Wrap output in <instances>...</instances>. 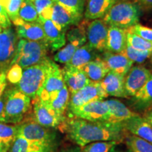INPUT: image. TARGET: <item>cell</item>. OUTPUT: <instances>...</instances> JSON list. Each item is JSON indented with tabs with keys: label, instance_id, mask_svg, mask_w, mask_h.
Here are the masks:
<instances>
[{
	"label": "cell",
	"instance_id": "obj_1",
	"mask_svg": "<svg viewBox=\"0 0 152 152\" xmlns=\"http://www.w3.org/2000/svg\"><path fill=\"white\" fill-rule=\"evenodd\" d=\"M58 129L80 147L94 142L115 141L122 143L127 133L123 124L92 122L77 118H66Z\"/></svg>",
	"mask_w": 152,
	"mask_h": 152
},
{
	"label": "cell",
	"instance_id": "obj_2",
	"mask_svg": "<svg viewBox=\"0 0 152 152\" xmlns=\"http://www.w3.org/2000/svg\"><path fill=\"white\" fill-rule=\"evenodd\" d=\"M4 106L0 122L17 125L24 121L32 109V100L15 86L6 88Z\"/></svg>",
	"mask_w": 152,
	"mask_h": 152
},
{
	"label": "cell",
	"instance_id": "obj_3",
	"mask_svg": "<svg viewBox=\"0 0 152 152\" xmlns=\"http://www.w3.org/2000/svg\"><path fill=\"white\" fill-rule=\"evenodd\" d=\"M142 11L134 0H117L102 19L109 26L128 29L139 23Z\"/></svg>",
	"mask_w": 152,
	"mask_h": 152
},
{
	"label": "cell",
	"instance_id": "obj_4",
	"mask_svg": "<svg viewBox=\"0 0 152 152\" xmlns=\"http://www.w3.org/2000/svg\"><path fill=\"white\" fill-rule=\"evenodd\" d=\"M52 61L46 57L38 64L23 68L21 80L15 87L31 100L36 97L46 80Z\"/></svg>",
	"mask_w": 152,
	"mask_h": 152
},
{
	"label": "cell",
	"instance_id": "obj_5",
	"mask_svg": "<svg viewBox=\"0 0 152 152\" xmlns=\"http://www.w3.org/2000/svg\"><path fill=\"white\" fill-rule=\"evenodd\" d=\"M49 49L46 42L19 39L16 56L13 64H17L23 69L35 65L47 57Z\"/></svg>",
	"mask_w": 152,
	"mask_h": 152
},
{
	"label": "cell",
	"instance_id": "obj_6",
	"mask_svg": "<svg viewBox=\"0 0 152 152\" xmlns=\"http://www.w3.org/2000/svg\"><path fill=\"white\" fill-rule=\"evenodd\" d=\"M17 126V135L32 142L56 146L57 134L52 128L44 127L33 119H25Z\"/></svg>",
	"mask_w": 152,
	"mask_h": 152
},
{
	"label": "cell",
	"instance_id": "obj_7",
	"mask_svg": "<svg viewBox=\"0 0 152 152\" xmlns=\"http://www.w3.org/2000/svg\"><path fill=\"white\" fill-rule=\"evenodd\" d=\"M19 38L11 26L0 32V73H6L16 56Z\"/></svg>",
	"mask_w": 152,
	"mask_h": 152
},
{
	"label": "cell",
	"instance_id": "obj_8",
	"mask_svg": "<svg viewBox=\"0 0 152 152\" xmlns=\"http://www.w3.org/2000/svg\"><path fill=\"white\" fill-rule=\"evenodd\" d=\"M32 119L46 128H58L66 119L61 117L53 109L49 102H44L37 97L32 99Z\"/></svg>",
	"mask_w": 152,
	"mask_h": 152
},
{
	"label": "cell",
	"instance_id": "obj_9",
	"mask_svg": "<svg viewBox=\"0 0 152 152\" xmlns=\"http://www.w3.org/2000/svg\"><path fill=\"white\" fill-rule=\"evenodd\" d=\"M68 118H77L92 122L106 123L109 109L105 101H95L66 112Z\"/></svg>",
	"mask_w": 152,
	"mask_h": 152
},
{
	"label": "cell",
	"instance_id": "obj_10",
	"mask_svg": "<svg viewBox=\"0 0 152 152\" xmlns=\"http://www.w3.org/2000/svg\"><path fill=\"white\" fill-rule=\"evenodd\" d=\"M108 96V94L101 86L100 82L90 80L86 86L71 94L67 111L95 101L104 100Z\"/></svg>",
	"mask_w": 152,
	"mask_h": 152
},
{
	"label": "cell",
	"instance_id": "obj_11",
	"mask_svg": "<svg viewBox=\"0 0 152 152\" xmlns=\"http://www.w3.org/2000/svg\"><path fill=\"white\" fill-rule=\"evenodd\" d=\"M64 86L65 83L61 69L52 61L46 80L36 97L44 102H50Z\"/></svg>",
	"mask_w": 152,
	"mask_h": 152
},
{
	"label": "cell",
	"instance_id": "obj_12",
	"mask_svg": "<svg viewBox=\"0 0 152 152\" xmlns=\"http://www.w3.org/2000/svg\"><path fill=\"white\" fill-rule=\"evenodd\" d=\"M109 26L103 19H96L89 21L86 28L87 44L99 52L106 51V38Z\"/></svg>",
	"mask_w": 152,
	"mask_h": 152
},
{
	"label": "cell",
	"instance_id": "obj_13",
	"mask_svg": "<svg viewBox=\"0 0 152 152\" xmlns=\"http://www.w3.org/2000/svg\"><path fill=\"white\" fill-rule=\"evenodd\" d=\"M148 68L142 65L132 66L125 77V90L128 97H133L147 83L151 75Z\"/></svg>",
	"mask_w": 152,
	"mask_h": 152
},
{
	"label": "cell",
	"instance_id": "obj_14",
	"mask_svg": "<svg viewBox=\"0 0 152 152\" xmlns=\"http://www.w3.org/2000/svg\"><path fill=\"white\" fill-rule=\"evenodd\" d=\"M41 24L45 33L49 48L52 52H56L66 43V32L58 29L49 19L39 18L38 21Z\"/></svg>",
	"mask_w": 152,
	"mask_h": 152
},
{
	"label": "cell",
	"instance_id": "obj_15",
	"mask_svg": "<svg viewBox=\"0 0 152 152\" xmlns=\"http://www.w3.org/2000/svg\"><path fill=\"white\" fill-rule=\"evenodd\" d=\"M12 23L16 27L15 30L19 39L47 43L43 28L39 22L28 23L18 18Z\"/></svg>",
	"mask_w": 152,
	"mask_h": 152
},
{
	"label": "cell",
	"instance_id": "obj_16",
	"mask_svg": "<svg viewBox=\"0 0 152 152\" xmlns=\"http://www.w3.org/2000/svg\"><path fill=\"white\" fill-rule=\"evenodd\" d=\"M127 132L134 134L152 144V127L149 122L136 113L123 123Z\"/></svg>",
	"mask_w": 152,
	"mask_h": 152
},
{
	"label": "cell",
	"instance_id": "obj_17",
	"mask_svg": "<svg viewBox=\"0 0 152 152\" xmlns=\"http://www.w3.org/2000/svg\"><path fill=\"white\" fill-rule=\"evenodd\" d=\"M61 71L64 83L71 94L77 92L90 82L83 70L65 65Z\"/></svg>",
	"mask_w": 152,
	"mask_h": 152
},
{
	"label": "cell",
	"instance_id": "obj_18",
	"mask_svg": "<svg viewBox=\"0 0 152 152\" xmlns=\"http://www.w3.org/2000/svg\"><path fill=\"white\" fill-rule=\"evenodd\" d=\"M109 109V117L106 123L109 124H123L125 121L134 116L137 113L131 111L121 101L111 99L105 101Z\"/></svg>",
	"mask_w": 152,
	"mask_h": 152
},
{
	"label": "cell",
	"instance_id": "obj_19",
	"mask_svg": "<svg viewBox=\"0 0 152 152\" xmlns=\"http://www.w3.org/2000/svg\"><path fill=\"white\" fill-rule=\"evenodd\" d=\"M125 77L115 72L109 71L100 85L108 96L120 98H129L125 90Z\"/></svg>",
	"mask_w": 152,
	"mask_h": 152
},
{
	"label": "cell",
	"instance_id": "obj_20",
	"mask_svg": "<svg viewBox=\"0 0 152 152\" xmlns=\"http://www.w3.org/2000/svg\"><path fill=\"white\" fill-rule=\"evenodd\" d=\"M101 57L109 71L115 72L123 76L127 75L134 64L132 61L121 53L116 54L105 51Z\"/></svg>",
	"mask_w": 152,
	"mask_h": 152
},
{
	"label": "cell",
	"instance_id": "obj_21",
	"mask_svg": "<svg viewBox=\"0 0 152 152\" xmlns=\"http://www.w3.org/2000/svg\"><path fill=\"white\" fill-rule=\"evenodd\" d=\"M56 146L32 142L17 135L8 152H54Z\"/></svg>",
	"mask_w": 152,
	"mask_h": 152
},
{
	"label": "cell",
	"instance_id": "obj_22",
	"mask_svg": "<svg viewBox=\"0 0 152 152\" xmlns=\"http://www.w3.org/2000/svg\"><path fill=\"white\" fill-rule=\"evenodd\" d=\"M126 45V30L109 26L106 38V51L120 54L125 50Z\"/></svg>",
	"mask_w": 152,
	"mask_h": 152
},
{
	"label": "cell",
	"instance_id": "obj_23",
	"mask_svg": "<svg viewBox=\"0 0 152 152\" xmlns=\"http://www.w3.org/2000/svg\"><path fill=\"white\" fill-rule=\"evenodd\" d=\"M50 20L58 29L65 32H67L70 28L77 26L80 22L66 9L56 2H54L53 6Z\"/></svg>",
	"mask_w": 152,
	"mask_h": 152
},
{
	"label": "cell",
	"instance_id": "obj_24",
	"mask_svg": "<svg viewBox=\"0 0 152 152\" xmlns=\"http://www.w3.org/2000/svg\"><path fill=\"white\" fill-rule=\"evenodd\" d=\"M117 0H87L84 16L88 20L102 18Z\"/></svg>",
	"mask_w": 152,
	"mask_h": 152
},
{
	"label": "cell",
	"instance_id": "obj_25",
	"mask_svg": "<svg viewBox=\"0 0 152 152\" xmlns=\"http://www.w3.org/2000/svg\"><path fill=\"white\" fill-rule=\"evenodd\" d=\"M98 52L86 43L75 51L71 59L66 65L70 67L83 70L88 63L99 56Z\"/></svg>",
	"mask_w": 152,
	"mask_h": 152
},
{
	"label": "cell",
	"instance_id": "obj_26",
	"mask_svg": "<svg viewBox=\"0 0 152 152\" xmlns=\"http://www.w3.org/2000/svg\"><path fill=\"white\" fill-rule=\"evenodd\" d=\"M83 71L89 80L94 82L102 81L109 72V68L99 56L88 63L83 68Z\"/></svg>",
	"mask_w": 152,
	"mask_h": 152
},
{
	"label": "cell",
	"instance_id": "obj_27",
	"mask_svg": "<svg viewBox=\"0 0 152 152\" xmlns=\"http://www.w3.org/2000/svg\"><path fill=\"white\" fill-rule=\"evenodd\" d=\"M133 99L139 109L149 111L152 107V74L144 86L133 96Z\"/></svg>",
	"mask_w": 152,
	"mask_h": 152
},
{
	"label": "cell",
	"instance_id": "obj_28",
	"mask_svg": "<svg viewBox=\"0 0 152 152\" xmlns=\"http://www.w3.org/2000/svg\"><path fill=\"white\" fill-rule=\"evenodd\" d=\"M70 96H71V94L65 85V86L63 87L52 100L47 102H49L53 109L61 117L66 118V114L67 112L68 104H69Z\"/></svg>",
	"mask_w": 152,
	"mask_h": 152
},
{
	"label": "cell",
	"instance_id": "obj_29",
	"mask_svg": "<svg viewBox=\"0 0 152 152\" xmlns=\"http://www.w3.org/2000/svg\"><path fill=\"white\" fill-rule=\"evenodd\" d=\"M124 141L129 152H152V144L127 132Z\"/></svg>",
	"mask_w": 152,
	"mask_h": 152
},
{
	"label": "cell",
	"instance_id": "obj_30",
	"mask_svg": "<svg viewBox=\"0 0 152 152\" xmlns=\"http://www.w3.org/2000/svg\"><path fill=\"white\" fill-rule=\"evenodd\" d=\"M54 1L66 9L77 20L81 21L84 15L85 0H54Z\"/></svg>",
	"mask_w": 152,
	"mask_h": 152
},
{
	"label": "cell",
	"instance_id": "obj_31",
	"mask_svg": "<svg viewBox=\"0 0 152 152\" xmlns=\"http://www.w3.org/2000/svg\"><path fill=\"white\" fill-rule=\"evenodd\" d=\"M83 44L79 42H68L67 45L62 49H59L54 56V62L59 63L61 64H68L73 56L74 53L79 47L83 46Z\"/></svg>",
	"mask_w": 152,
	"mask_h": 152
},
{
	"label": "cell",
	"instance_id": "obj_32",
	"mask_svg": "<svg viewBox=\"0 0 152 152\" xmlns=\"http://www.w3.org/2000/svg\"><path fill=\"white\" fill-rule=\"evenodd\" d=\"M18 18L25 22L36 23L39 20L36 9L33 1L30 0H23L18 12Z\"/></svg>",
	"mask_w": 152,
	"mask_h": 152
},
{
	"label": "cell",
	"instance_id": "obj_33",
	"mask_svg": "<svg viewBox=\"0 0 152 152\" xmlns=\"http://www.w3.org/2000/svg\"><path fill=\"white\" fill-rule=\"evenodd\" d=\"M121 54H124L129 59L132 61L133 63L137 64H142L145 61L147 58H150L151 54V52L149 51H140L137 49L133 48L127 44L125 49Z\"/></svg>",
	"mask_w": 152,
	"mask_h": 152
},
{
	"label": "cell",
	"instance_id": "obj_34",
	"mask_svg": "<svg viewBox=\"0 0 152 152\" xmlns=\"http://www.w3.org/2000/svg\"><path fill=\"white\" fill-rule=\"evenodd\" d=\"M126 30V29H125ZM127 44L133 48L140 51H149L152 52V42L145 40L132 33L126 30Z\"/></svg>",
	"mask_w": 152,
	"mask_h": 152
},
{
	"label": "cell",
	"instance_id": "obj_35",
	"mask_svg": "<svg viewBox=\"0 0 152 152\" xmlns=\"http://www.w3.org/2000/svg\"><path fill=\"white\" fill-rule=\"evenodd\" d=\"M32 1L39 18L50 20L54 4V0H33Z\"/></svg>",
	"mask_w": 152,
	"mask_h": 152
},
{
	"label": "cell",
	"instance_id": "obj_36",
	"mask_svg": "<svg viewBox=\"0 0 152 152\" xmlns=\"http://www.w3.org/2000/svg\"><path fill=\"white\" fill-rule=\"evenodd\" d=\"M17 125H9L0 122V139L9 145H11L17 136Z\"/></svg>",
	"mask_w": 152,
	"mask_h": 152
},
{
	"label": "cell",
	"instance_id": "obj_37",
	"mask_svg": "<svg viewBox=\"0 0 152 152\" xmlns=\"http://www.w3.org/2000/svg\"><path fill=\"white\" fill-rule=\"evenodd\" d=\"M121 144L115 141L94 142L81 147L82 152H109L113 146Z\"/></svg>",
	"mask_w": 152,
	"mask_h": 152
},
{
	"label": "cell",
	"instance_id": "obj_38",
	"mask_svg": "<svg viewBox=\"0 0 152 152\" xmlns=\"http://www.w3.org/2000/svg\"><path fill=\"white\" fill-rule=\"evenodd\" d=\"M23 0H0L11 23L18 18V12Z\"/></svg>",
	"mask_w": 152,
	"mask_h": 152
},
{
	"label": "cell",
	"instance_id": "obj_39",
	"mask_svg": "<svg viewBox=\"0 0 152 152\" xmlns=\"http://www.w3.org/2000/svg\"><path fill=\"white\" fill-rule=\"evenodd\" d=\"M127 31L137 35L145 40L152 42V28L137 23L132 27L126 29Z\"/></svg>",
	"mask_w": 152,
	"mask_h": 152
},
{
	"label": "cell",
	"instance_id": "obj_40",
	"mask_svg": "<svg viewBox=\"0 0 152 152\" xmlns=\"http://www.w3.org/2000/svg\"><path fill=\"white\" fill-rule=\"evenodd\" d=\"M23 70V69L17 64H13L6 73L7 80L14 86L16 85L21 80Z\"/></svg>",
	"mask_w": 152,
	"mask_h": 152
},
{
	"label": "cell",
	"instance_id": "obj_41",
	"mask_svg": "<svg viewBox=\"0 0 152 152\" xmlns=\"http://www.w3.org/2000/svg\"><path fill=\"white\" fill-rule=\"evenodd\" d=\"M0 26L3 29L11 26V21L10 18H9L6 9L1 2H0Z\"/></svg>",
	"mask_w": 152,
	"mask_h": 152
},
{
	"label": "cell",
	"instance_id": "obj_42",
	"mask_svg": "<svg viewBox=\"0 0 152 152\" xmlns=\"http://www.w3.org/2000/svg\"><path fill=\"white\" fill-rule=\"evenodd\" d=\"M139 5L142 11H152V0H134Z\"/></svg>",
	"mask_w": 152,
	"mask_h": 152
},
{
	"label": "cell",
	"instance_id": "obj_43",
	"mask_svg": "<svg viewBox=\"0 0 152 152\" xmlns=\"http://www.w3.org/2000/svg\"><path fill=\"white\" fill-rule=\"evenodd\" d=\"M7 87V80L6 78V73H0V97L4 92Z\"/></svg>",
	"mask_w": 152,
	"mask_h": 152
},
{
	"label": "cell",
	"instance_id": "obj_44",
	"mask_svg": "<svg viewBox=\"0 0 152 152\" xmlns=\"http://www.w3.org/2000/svg\"><path fill=\"white\" fill-rule=\"evenodd\" d=\"M61 152H82L81 147L79 146H71L62 149Z\"/></svg>",
	"mask_w": 152,
	"mask_h": 152
},
{
	"label": "cell",
	"instance_id": "obj_45",
	"mask_svg": "<svg viewBox=\"0 0 152 152\" xmlns=\"http://www.w3.org/2000/svg\"><path fill=\"white\" fill-rule=\"evenodd\" d=\"M109 152H129L128 149H125L121 146V144H118L116 145L113 146L110 150Z\"/></svg>",
	"mask_w": 152,
	"mask_h": 152
},
{
	"label": "cell",
	"instance_id": "obj_46",
	"mask_svg": "<svg viewBox=\"0 0 152 152\" xmlns=\"http://www.w3.org/2000/svg\"><path fill=\"white\" fill-rule=\"evenodd\" d=\"M10 145L5 143L0 139V152H8L9 149H10Z\"/></svg>",
	"mask_w": 152,
	"mask_h": 152
},
{
	"label": "cell",
	"instance_id": "obj_47",
	"mask_svg": "<svg viewBox=\"0 0 152 152\" xmlns=\"http://www.w3.org/2000/svg\"><path fill=\"white\" fill-rule=\"evenodd\" d=\"M144 118L147 120L148 122H149V124L151 125V126L152 127V109L149 110V111L145 113Z\"/></svg>",
	"mask_w": 152,
	"mask_h": 152
},
{
	"label": "cell",
	"instance_id": "obj_48",
	"mask_svg": "<svg viewBox=\"0 0 152 152\" xmlns=\"http://www.w3.org/2000/svg\"><path fill=\"white\" fill-rule=\"evenodd\" d=\"M4 102H5V96L4 94L3 93V94L1 95V96L0 97V115L2 113L4 106Z\"/></svg>",
	"mask_w": 152,
	"mask_h": 152
},
{
	"label": "cell",
	"instance_id": "obj_49",
	"mask_svg": "<svg viewBox=\"0 0 152 152\" xmlns=\"http://www.w3.org/2000/svg\"><path fill=\"white\" fill-rule=\"evenodd\" d=\"M3 30V28L1 27V26H0V32H1V30Z\"/></svg>",
	"mask_w": 152,
	"mask_h": 152
},
{
	"label": "cell",
	"instance_id": "obj_50",
	"mask_svg": "<svg viewBox=\"0 0 152 152\" xmlns=\"http://www.w3.org/2000/svg\"><path fill=\"white\" fill-rule=\"evenodd\" d=\"M150 58H151V59L152 61V52H151V56H150Z\"/></svg>",
	"mask_w": 152,
	"mask_h": 152
},
{
	"label": "cell",
	"instance_id": "obj_51",
	"mask_svg": "<svg viewBox=\"0 0 152 152\" xmlns=\"http://www.w3.org/2000/svg\"><path fill=\"white\" fill-rule=\"evenodd\" d=\"M30 1H33V0H30Z\"/></svg>",
	"mask_w": 152,
	"mask_h": 152
},
{
	"label": "cell",
	"instance_id": "obj_52",
	"mask_svg": "<svg viewBox=\"0 0 152 152\" xmlns=\"http://www.w3.org/2000/svg\"><path fill=\"white\" fill-rule=\"evenodd\" d=\"M85 1H87V0H85Z\"/></svg>",
	"mask_w": 152,
	"mask_h": 152
}]
</instances>
